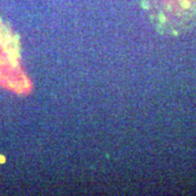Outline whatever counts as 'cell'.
<instances>
[{
    "label": "cell",
    "mask_w": 196,
    "mask_h": 196,
    "mask_svg": "<svg viewBox=\"0 0 196 196\" xmlns=\"http://www.w3.org/2000/svg\"><path fill=\"white\" fill-rule=\"evenodd\" d=\"M141 8L164 36L179 37L196 28V0H141Z\"/></svg>",
    "instance_id": "obj_1"
}]
</instances>
